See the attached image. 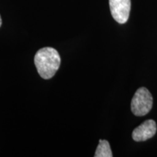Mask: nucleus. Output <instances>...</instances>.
<instances>
[{
	"label": "nucleus",
	"instance_id": "1",
	"mask_svg": "<svg viewBox=\"0 0 157 157\" xmlns=\"http://www.w3.org/2000/svg\"><path fill=\"white\" fill-rule=\"evenodd\" d=\"M61 59L58 52L52 48H44L36 52L34 64L41 77L49 79L53 77L60 66Z\"/></svg>",
	"mask_w": 157,
	"mask_h": 157
},
{
	"label": "nucleus",
	"instance_id": "2",
	"mask_svg": "<svg viewBox=\"0 0 157 157\" xmlns=\"http://www.w3.org/2000/svg\"><path fill=\"white\" fill-rule=\"evenodd\" d=\"M153 98L148 89L140 87L137 90L131 102V110L135 116L146 115L151 110Z\"/></svg>",
	"mask_w": 157,
	"mask_h": 157
},
{
	"label": "nucleus",
	"instance_id": "3",
	"mask_svg": "<svg viewBox=\"0 0 157 157\" xmlns=\"http://www.w3.org/2000/svg\"><path fill=\"white\" fill-rule=\"evenodd\" d=\"M109 6L113 19L120 24L128 21L131 9V0H109Z\"/></svg>",
	"mask_w": 157,
	"mask_h": 157
},
{
	"label": "nucleus",
	"instance_id": "4",
	"mask_svg": "<svg viewBox=\"0 0 157 157\" xmlns=\"http://www.w3.org/2000/svg\"><path fill=\"white\" fill-rule=\"evenodd\" d=\"M156 124L152 119H149L141 124L132 132V138L136 142H142L151 138L156 132Z\"/></svg>",
	"mask_w": 157,
	"mask_h": 157
},
{
	"label": "nucleus",
	"instance_id": "5",
	"mask_svg": "<svg viewBox=\"0 0 157 157\" xmlns=\"http://www.w3.org/2000/svg\"><path fill=\"white\" fill-rule=\"evenodd\" d=\"M95 157H112V151L109 143L105 140H100L99 144L96 149Z\"/></svg>",
	"mask_w": 157,
	"mask_h": 157
},
{
	"label": "nucleus",
	"instance_id": "6",
	"mask_svg": "<svg viewBox=\"0 0 157 157\" xmlns=\"http://www.w3.org/2000/svg\"><path fill=\"white\" fill-rule=\"evenodd\" d=\"M2 17H1V15H0V27H1V25H2Z\"/></svg>",
	"mask_w": 157,
	"mask_h": 157
}]
</instances>
